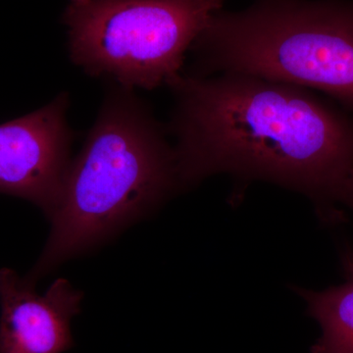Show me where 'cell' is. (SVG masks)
Listing matches in <instances>:
<instances>
[{
	"mask_svg": "<svg viewBox=\"0 0 353 353\" xmlns=\"http://www.w3.org/2000/svg\"><path fill=\"white\" fill-rule=\"evenodd\" d=\"M83 294L59 278L41 296L12 269H0V353H62Z\"/></svg>",
	"mask_w": 353,
	"mask_h": 353,
	"instance_id": "obj_6",
	"label": "cell"
},
{
	"mask_svg": "<svg viewBox=\"0 0 353 353\" xmlns=\"http://www.w3.org/2000/svg\"><path fill=\"white\" fill-rule=\"evenodd\" d=\"M221 7L222 0H69L70 57L128 90L169 85Z\"/></svg>",
	"mask_w": 353,
	"mask_h": 353,
	"instance_id": "obj_4",
	"label": "cell"
},
{
	"mask_svg": "<svg viewBox=\"0 0 353 353\" xmlns=\"http://www.w3.org/2000/svg\"><path fill=\"white\" fill-rule=\"evenodd\" d=\"M341 203L347 206V208H352L353 210V172L352 176H350V180H348L347 185H345ZM345 267H347L348 274L353 273V252H350L347 259H345Z\"/></svg>",
	"mask_w": 353,
	"mask_h": 353,
	"instance_id": "obj_8",
	"label": "cell"
},
{
	"mask_svg": "<svg viewBox=\"0 0 353 353\" xmlns=\"http://www.w3.org/2000/svg\"><path fill=\"white\" fill-rule=\"evenodd\" d=\"M178 185L218 173L341 203L353 172V121L307 88L238 73L169 85Z\"/></svg>",
	"mask_w": 353,
	"mask_h": 353,
	"instance_id": "obj_1",
	"label": "cell"
},
{
	"mask_svg": "<svg viewBox=\"0 0 353 353\" xmlns=\"http://www.w3.org/2000/svg\"><path fill=\"white\" fill-rule=\"evenodd\" d=\"M178 185L175 152L132 90L108 95L78 157L71 160L51 231L26 280L37 281L138 219Z\"/></svg>",
	"mask_w": 353,
	"mask_h": 353,
	"instance_id": "obj_2",
	"label": "cell"
},
{
	"mask_svg": "<svg viewBox=\"0 0 353 353\" xmlns=\"http://www.w3.org/2000/svg\"><path fill=\"white\" fill-rule=\"evenodd\" d=\"M67 94L22 117L0 124V194L21 197L50 218L70 165Z\"/></svg>",
	"mask_w": 353,
	"mask_h": 353,
	"instance_id": "obj_5",
	"label": "cell"
},
{
	"mask_svg": "<svg viewBox=\"0 0 353 353\" xmlns=\"http://www.w3.org/2000/svg\"><path fill=\"white\" fill-rule=\"evenodd\" d=\"M192 75L238 73L315 88L353 110V2L257 0L216 12L192 44Z\"/></svg>",
	"mask_w": 353,
	"mask_h": 353,
	"instance_id": "obj_3",
	"label": "cell"
},
{
	"mask_svg": "<svg viewBox=\"0 0 353 353\" xmlns=\"http://www.w3.org/2000/svg\"><path fill=\"white\" fill-rule=\"evenodd\" d=\"M348 275L345 284L301 292L322 330L313 353H353V273Z\"/></svg>",
	"mask_w": 353,
	"mask_h": 353,
	"instance_id": "obj_7",
	"label": "cell"
}]
</instances>
